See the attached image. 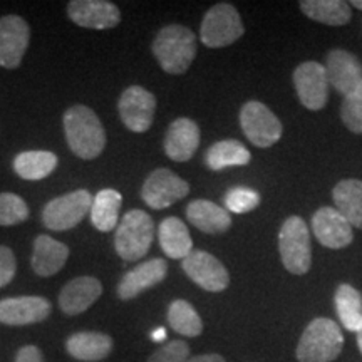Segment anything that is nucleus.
Wrapping results in <instances>:
<instances>
[{
	"mask_svg": "<svg viewBox=\"0 0 362 362\" xmlns=\"http://www.w3.org/2000/svg\"><path fill=\"white\" fill-rule=\"evenodd\" d=\"M64 134L71 151L81 160H94L106 146V133L96 112L84 104L71 106L64 112Z\"/></svg>",
	"mask_w": 362,
	"mask_h": 362,
	"instance_id": "1",
	"label": "nucleus"
},
{
	"mask_svg": "<svg viewBox=\"0 0 362 362\" xmlns=\"http://www.w3.org/2000/svg\"><path fill=\"white\" fill-rule=\"evenodd\" d=\"M67 13L76 25L86 29H112L121 22L119 7L107 0H72Z\"/></svg>",
	"mask_w": 362,
	"mask_h": 362,
	"instance_id": "15",
	"label": "nucleus"
},
{
	"mask_svg": "<svg viewBox=\"0 0 362 362\" xmlns=\"http://www.w3.org/2000/svg\"><path fill=\"white\" fill-rule=\"evenodd\" d=\"M260 203V194L255 189L247 187H235L225 194L226 211L242 215L255 210Z\"/></svg>",
	"mask_w": 362,
	"mask_h": 362,
	"instance_id": "33",
	"label": "nucleus"
},
{
	"mask_svg": "<svg viewBox=\"0 0 362 362\" xmlns=\"http://www.w3.org/2000/svg\"><path fill=\"white\" fill-rule=\"evenodd\" d=\"M189 359V346L185 341H170L148 357V362H187Z\"/></svg>",
	"mask_w": 362,
	"mask_h": 362,
	"instance_id": "35",
	"label": "nucleus"
},
{
	"mask_svg": "<svg viewBox=\"0 0 362 362\" xmlns=\"http://www.w3.org/2000/svg\"><path fill=\"white\" fill-rule=\"evenodd\" d=\"M200 146V128L193 119L178 117L170 124L165 136V153L170 160L189 161Z\"/></svg>",
	"mask_w": 362,
	"mask_h": 362,
	"instance_id": "19",
	"label": "nucleus"
},
{
	"mask_svg": "<svg viewBox=\"0 0 362 362\" xmlns=\"http://www.w3.org/2000/svg\"><path fill=\"white\" fill-rule=\"evenodd\" d=\"M29 218V206L19 194L0 193V226L19 225Z\"/></svg>",
	"mask_w": 362,
	"mask_h": 362,
	"instance_id": "32",
	"label": "nucleus"
},
{
	"mask_svg": "<svg viewBox=\"0 0 362 362\" xmlns=\"http://www.w3.org/2000/svg\"><path fill=\"white\" fill-rule=\"evenodd\" d=\"M168 324L185 337H198L203 332L202 317L187 300H173L168 307Z\"/></svg>",
	"mask_w": 362,
	"mask_h": 362,
	"instance_id": "31",
	"label": "nucleus"
},
{
	"mask_svg": "<svg viewBox=\"0 0 362 362\" xmlns=\"http://www.w3.org/2000/svg\"><path fill=\"white\" fill-rule=\"evenodd\" d=\"M29 24L19 16H6L0 19V66L16 69L21 66L29 47Z\"/></svg>",
	"mask_w": 362,
	"mask_h": 362,
	"instance_id": "14",
	"label": "nucleus"
},
{
	"mask_svg": "<svg viewBox=\"0 0 362 362\" xmlns=\"http://www.w3.org/2000/svg\"><path fill=\"white\" fill-rule=\"evenodd\" d=\"M351 6L356 7V8H361V11H362V0H352Z\"/></svg>",
	"mask_w": 362,
	"mask_h": 362,
	"instance_id": "41",
	"label": "nucleus"
},
{
	"mask_svg": "<svg viewBox=\"0 0 362 362\" xmlns=\"http://www.w3.org/2000/svg\"><path fill=\"white\" fill-rule=\"evenodd\" d=\"M189 193L188 181L166 168H158L144 180L141 198L153 210H165Z\"/></svg>",
	"mask_w": 362,
	"mask_h": 362,
	"instance_id": "9",
	"label": "nucleus"
},
{
	"mask_svg": "<svg viewBox=\"0 0 362 362\" xmlns=\"http://www.w3.org/2000/svg\"><path fill=\"white\" fill-rule=\"evenodd\" d=\"M93 197L88 189H76L52 198L42 210V223L52 232H66L74 228L90 211Z\"/></svg>",
	"mask_w": 362,
	"mask_h": 362,
	"instance_id": "7",
	"label": "nucleus"
},
{
	"mask_svg": "<svg viewBox=\"0 0 362 362\" xmlns=\"http://www.w3.org/2000/svg\"><path fill=\"white\" fill-rule=\"evenodd\" d=\"M151 49L163 71L183 74L197 56V35L185 25H166L156 34Z\"/></svg>",
	"mask_w": 362,
	"mask_h": 362,
	"instance_id": "2",
	"label": "nucleus"
},
{
	"mask_svg": "<svg viewBox=\"0 0 362 362\" xmlns=\"http://www.w3.org/2000/svg\"><path fill=\"white\" fill-rule=\"evenodd\" d=\"M341 116L346 128L356 134H362V84L349 96L344 98Z\"/></svg>",
	"mask_w": 362,
	"mask_h": 362,
	"instance_id": "34",
	"label": "nucleus"
},
{
	"mask_svg": "<svg viewBox=\"0 0 362 362\" xmlns=\"http://www.w3.org/2000/svg\"><path fill=\"white\" fill-rule=\"evenodd\" d=\"M13 362H44V354L37 346H24L17 351Z\"/></svg>",
	"mask_w": 362,
	"mask_h": 362,
	"instance_id": "37",
	"label": "nucleus"
},
{
	"mask_svg": "<svg viewBox=\"0 0 362 362\" xmlns=\"http://www.w3.org/2000/svg\"><path fill=\"white\" fill-rule=\"evenodd\" d=\"M69 259V248L49 235H37L34 240L33 270L39 277H52Z\"/></svg>",
	"mask_w": 362,
	"mask_h": 362,
	"instance_id": "21",
	"label": "nucleus"
},
{
	"mask_svg": "<svg viewBox=\"0 0 362 362\" xmlns=\"http://www.w3.org/2000/svg\"><path fill=\"white\" fill-rule=\"evenodd\" d=\"M181 267L185 274L206 292H223L230 284L228 270L208 252L193 250L187 259L181 260Z\"/></svg>",
	"mask_w": 362,
	"mask_h": 362,
	"instance_id": "12",
	"label": "nucleus"
},
{
	"mask_svg": "<svg viewBox=\"0 0 362 362\" xmlns=\"http://www.w3.org/2000/svg\"><path fill=\"white\" fill-rule=\"evenodd\" d=\"M112 339L103 332H76L66 341V351L72 359L99 362L111 354Z\"/></svg>",
	"mask_w": 362,
	"mask_h": 362,
	"instance_id": "22",
	"label": "nucleus"
},
{
	"mask_svg": "<svg viewBox=\"0 0 362 362\" xmlns=\"http://www.w3.org/2000/svg\"><path fill=\"white\" fill-rule=\"evenodd\" d=\"M245 33L242 17L232 4H216L203 17L200 27L202 42L210 49L233 44Z\"/></svg>",
	"mask_w": 362,
	"mask_h": 362,
	"instance_id": "6",
	"label": "nucleus"
},
{
	"mask_svg": "<svg viewBox=\"0 0 362 362\" xmlns=\"http://www.w3.org/2000/svg\"><path fill=\"white\" fill-rule=\"evenodd\" d=\"M240 126L255 146L270 148L282 138V123L265 104L248 101L240 111Z\"/></svg>",
	"mask_w": 362,
	"mask_h": 362,
	"instance_id": "8",
	"label": "nucleus"
},
{
	"mask_svg": "<svg viewBox=\"0 0 362 362\" xmlns=\"http://www.w3.org/2000/svg\"><path fill=\"white\" fill-rule=\"evenodd\" d=\"M334 304L342 327L357 332L362 325V296L349 284L339 285L334 296Z\"/></svg>",
	"mask_w": 362,
	"mask_h": 362,
	"instance_id": "30",
	"label": "nucleus"
},
{
	"mask_svg": "<svg viewBox=\"0 0 362 362\" xmlns=\"http://www.w3.org/2000/svg\"><path fill=\"white\" fill-rule=\"evenodd\" d=\"M187 362H225V359L220 354H200L189 357Z\"/></svg>",
	"mask_w": 362,
	"mask_h": 362,
	"instance_id": "38",
	"label": "nucleus"
},
{
	"mask_svg": "<svg viewBox=\"0 0 362 362\" xmlns=\"http://www.w3.org/2000/svg\"><path fill=\"white\" fill-rule=\"evenodd\" d=\"M293 84H296L298 99L307 110L319 111L327 104L330 84L325 66L320 64V62H302L293 71Z\"/></svg>",
	"mask_w": 362,
	"mask_h": 362,
	"instance_id": "11",
	"label": "nucleus"
},
{
	"mask_svg": "<svg viewBox=\"0 0 362 362\" xmlns=\"http://www.w3.org/2000/svg\"><path fill=\"white\" fill-rule=\"evenodd\" d=\"M250 151L235 139H223L208 148L205 163L210 170L220 171L230 166H245L250 163Z\"/></svg>",
	"mask_w": 362,
	"mask_h": 362,
	"instance_id": "27",
	"label": "nucleus"
},
{
	"mask_svg": "<svg viewBox=\"0 0 362 362\" xmlns=\"http://www.w3.org/2000/svg\"><path fill=\"white\" fill-rule=\"evenodd\" d=\"M312 230H314L315 238L324 247L334 248V250L347 247L354 238L349 221L344 218L341 211L330 206L319 208L315 211L312 216Z\"/></svg>",
	"mask_w": 362,
	"mask_h": 362,
	"instance_id": "16",
	"label": "nucleus"
},
{
	"mask_svg": "<svg viewBox=\"0 0 362 362\" xmlns=\"http://www.w3.org/2000/svg\"><path fill=\"white\" fill-rule=\"evenodd\" d=\"M155 238V221L143 210H131L116 226L115 248L126 262H138L151 248Z\"/></svg>",
	"mask_w": 362,
	"mask_h": 362,
	"instance_id": "4",
	"label": "nucleus"
},
{
	"mask_svg": "<svg viewBox=\"0 0 362 362\" xmlns=\"http://www.w3.org/2000/svg\"><path fill=\"white\" fill-rule=\"evenodd\" d=\"M51 302L45 297L22 296L0 300V324L21 327L44 322L51 315Z\"/></svg>",
	"mask_w": 362,
	"mask_h": 362,
	"instance_id": "13",
	"label": "nucleus"
},
{
	"mask_svg": "<svg viewBox=\"0 0 362 362\" xmlns=\"http://www.w3.org/2000/svg\"><path fill=\"white\" fill-rule=\"evenodd\" d=\"M279 252L284 267L291 274L304 275L310 270V235L300 216H291L284 221L279 233Z\"/></svg>",
	"mask_w": 362,
	"mask_h": 362,
	"instance_id": "5",
	"label": "nucleus"
},
{
	"mask_svg": "<svg viewBox=\"0 0 362 362\" xmlns=\"http://www.w3.org/2000/svg\"><path fill=\"white\" fill-rule=\"evenodd\" d=\"M151 339H153V341H155V342H161V341H165V339H166V330L163 329V327L156 329L155 332L151 334Z\"/></svg>",
	"mask_w": 362,
	"mask_h": 362,
	"instance_id": "39",
	"label": "nucleus"
},
{
	"mask_svg": "<svg viewBox=\"0 0 362 362\" xmlns=\"http://www.w3.org/2000/svg\"><path fill=\"white\" fill-rule=\"evenodd\" d=\"M187 218L203 233L220 235L232 226V216L214 202L193 200L187 206Z\"/></svg>",
	"mask_w": 362,
	"mask_h": 362,
	"instance_id": "23",
	"label": "nucleus"
},
{
	"mask_svg": "<svg viewBox=\"0 0 362 362\" xmlns=\"http://www.w3.org/2000/svg\"><path fill=\"white\" fill-rule=\"evenodd\" d=\"M336 210L341 211L351 226L362 230V181L342 180L332 192Z\"/></svg>",
	"mask_w": 362,
	"mask_h": 362,
	"instance_id": "25",
	"label": "nucleus"
},
{
	"mask_svg": "<svg viewBox=\"0 0 362 362\" xmlns=\"http://www.w3.org/2000/svg\"><path fill=\"white\" fill-rule=\"evenodd\" d=\"M161 250L168 259L183 260L193 252V240L189 237L188 226L176 216L165 218L158 228Z\"/></svg>",
	"mask_w": 362,
	"mask_h": 362,
	"instance_id": "24",
	"label": "nucleus"
},
{
	"mask_svg": "<svg viewBox=\"0 0 362 362\" xmlns=\"http://www.w3.org/2000/svg\"><path fill=\"white\" fill-rule=\"evenodd\" d=\"M300 11L320 24L346 25L351 21V7L342 0H302Z\"/></svg>",
	"mask_w": 362,
	"mask_h": 362,
	"instance_id": "29",
	"label": "nucleus"
},
{
	"mask_svg": "<svg viewBox=\"0 0 362 362\" xmlns=\"http://www.w3.org/2000/svg\"><path fill=\"white\" fill-rule=\"evenodd\" d=\"M325 72L330 88L341 93L344 98L349 96L352 90H356L362 84V64L354 54L344 49H336L329 52Z\"/></svg>",
	"mask_w": 362,
	"mask_h": 362,
	"instance_id": "17",
	"label": "nucleus"
},
{
	"mask_svg": "<svg viewBox=\"0 0 362 362\" xmlns=\"http://www.w3.org/2000/svg\"><path fill=\"white\" fill-rule=\"evenodd\" d=\"M121 121L133 133H146L155 121L156 98L141 86H131L117 103Z\"/></svg>",
	"mask_w": 362,
	"mask_h": 362,
	"instance_id": "10",
	"label": "nucleus"
},
{
	"mask_svg": "<svg viewBox=\"0 0 362 362\" xmlns=\"http://www.w3.org/2000/svg\"><path fill=\"white\" fill-rule=\"evenodd\" d=\"M17 262L16 255L8 247L0 245V288L6 287L16 277Z\"/></svg>",
	"mask_w": 362,
	"mask_h": 362,
	"instance_id": "36",
	"label": "nucleus"
},
{
	"mask_svg": "<svg viewBox=\"0 0 362 362\" xmlns=\"http://www.w3.org/2000/svg\"><path fill=\"white\" fill-rule=\"evenodd\" d=\"M121 197L119 192L112 188L101 189L93 200V206H90V223H93L99 232H111L117 226V220H119V210H121Z\"/></svg>",
	"mask_w": 362,
	"mask_h": 362,
	"instance_id": "26",
	"label": "nucleus"
},
{
	"mask_svg": "<svg viewBox=\"0 0 362 362\" xmlns=\"http://www.w3.org/2000/svg\"><path fill=\"white\" fill-rule=\"evenodd\" d=\"M103 284L96 277L72 279L59 293V307L66 315H79L101 297Z\"/></svg>",
	"mask_w": 362,
	"mask_h": 362,
	"instance_id": "20",
	"label": "nucleus"
},
{
	"mask_svg": "<svg viewBox=\"0 0 362 362\" xmlns=\"http://www.w3.org/2000/svg\"><path fill=\"white\" fill-rule=\"evenodd\" d=\"M344 349L342 330L334 320L317 317L307 325L298 341V362H332Z\"/></svg>",
	"mask_w": 362,
	"mask_h": 362,
	"instance_id": "3",
	"label": "nucleus"
},
{
	"mask_svg": "<svg viewBox=\"0 0 362 362\" xmlns=\"http://www.w3.org/2000/svg\"><path fill=\"white\" fill-rule=\"evenodd\" d=\"M168 274V264L163 259H151L143 262L121 279L117 284V297L121 300H133L143 292L161 284Z\"/></svg>",
	"mask_w": 362,
	"mask_h": 362,
	"instance_id": "18",
	"label": "nucleus"
},
{
	"mask_svg": "<svg viewBox=\"0 0 362 362\" xmlns=\"http://www.w3.org/2000/svg\"><path fill=\"white\" fill-rule=\"evenodd\" d=\"M356 336H357V347H359V352L362 354V325L356 332Z\"/></svg>",
	"mask_w": 362,
	"mask_h": 362,
	"instance_id": "40",
	"label": "nucleus"
},
{
	"mask_svg": "<svg viewBox=\"0 0 362 362\" xmlns=\"http://www.w3.org/2000/svg\"><path fill=\"white\" fill-rule=\"evenodd\" d=\"M57 156L51 151H24L13 160V170L22 180L40 181L57 168Z\"/></svg>",
	"mask_w": 362,
	"mask_h": 362,
	"instance_id": "28",
	"label": "nucleus"
}]
</instances>
